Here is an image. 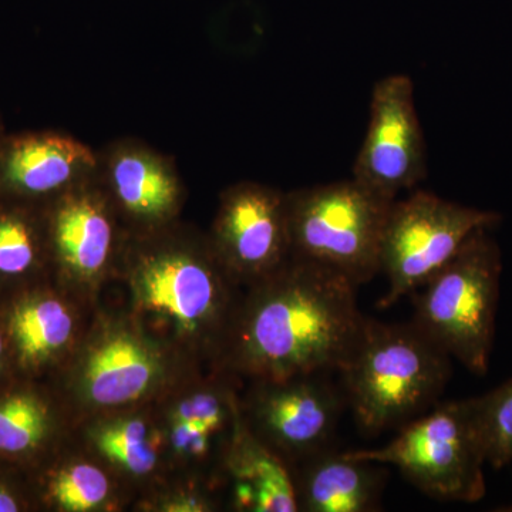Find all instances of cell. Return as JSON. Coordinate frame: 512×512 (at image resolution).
<instances>
[{"mask_svg":"<svg viewBox=\"0 0 512 512\" xmlns=\"http://www.w3.org/2000/svg\"><path fill=\"white\" fill-rule=\"evenodd\" d=\"M254 288L232 329L235 366L262 379H284L346 365L367 323L356 282L291 255Z\"/></svg>","mask_w":512,"mask_h":512,"instance_id":"obj_1","label":"cell"},{"mask_svg":"<svg viewBox=\"0 0 512 512\" xmlns=\"http://www.w3.org/2000/svg\"><path fill=\"white\" fill-rule=\"evenodd\" d=\"M345 402L366 433L403 423L439 399L451 375V357L414 323L386 325L367 319L346 365Z\"/></svg>","mask_w":512,"mask_h":512,"instance_id":"obj_2","label":"cell"},{"mask_svg":"<svg viewBox=\"0 0 512 512\" xmlns=\"http://www.w3.org/2000/svg\"><path fill=\"white\" fill-rule=\"evenodd\" d=\"M491 228L470 235L463 247L414 298L413 323L468 372L490 366L503 258Z\"/></svg>","mask_w":512,"mask_h":512,"instance_id":"obj_3","label":"cell"},{"mask_svg":"<svg viewBox=\"0 0 512 512\" xmlns=\"http://www.w3.org/2000/svg\"><path fill=\"white\" fill-rule=\"evenodd\" d=\"M392 204L353 177L288 192L292 255L329 266L359 286L372 281Z\"/></svg>","mask_w":512,"mask_h":512,"instance_id":"obj_4","label":"cell"},{"mask_svg":"<svg viewBox=\"0 0 512 512\" xmlns=\"http://www.w3.org/2000/svg\"><path fill=\"white\" fill-rule=\"evenodd\" d=\"M346 453L399 468L414 487L436 500L477 503L487 490L477 397L440 404L410 421L387 446Z\"/></svg>","mask_w":512,"mask_h":512,"instance_id":"obj_5","label":"cell"},{"mask_svg":"<svg viewBox=\"0 0 512 512\" xmlns=\"http://www.w3.org/2000/svg\"><path fill=\"white\" fill-rule=\"evenodd\" d=\"M171 227L138 234L130 249L131 278L148 311L183 330L211 328L228 308V275L211 241L181 238Z\"/></svg>","mask_w":512,"mask_h":512,"instance_id":"obj_6","label":"cell"},{"mask_svg":"<svg viewBox=\"0 0 512 512\" xmlns=\"http://www.w3.org/2000/svg\"><path fill=\"white\" fill-rule=\"evenodd\" d=\"M500 221L497 212L466 207L423 190L394 200L380 252V272L389 279L380 308H390L416 292L457 254L470 235Z\"/></svg>","mask_w":512,"mask_h":512,"instance_id":"obj_7","label":"cell"},{"mask_svg":"<svg viewBox=\"0 0 512 512\" xmlns=\"http://www.w3.org/2000/svg\"><path fill=\"white\" fill-rule=\"evenodd\" d=\"M427 175V147L417 113L414 83L394 73L375 84L369 124L353 164V178L394 201Z\"/></svg>","mask_w":512,"mask_h":512,"instance_id":"obj_8","label":"cell"},{"mask_svg":"<svg viewBox=\"0 0 512 512\" xmlns=\"http://www.w3.org/2000/svg\"><path fill=\"white\" fill-rule=\"evenodd\" d=\"M212 247L229 276L258 284L291 258L286 194L242 181L221 195Z\"/></svg>","mask_w":512,"mask_h":512,"instance_id":"obj_9","label":"cell"},{"mask_svg":"<svg viewBox=\"0 0 512 512\" xmlns=\"http://www.w3.org/2000/svg\"><path fill=\"white\" fill-rule=\"evenodd\" d=\"M96 178L119 220L138 234L170 227L181 211L184 185L174 158L138 138L97 150Z\"/></svg>","mask_w":512,"mask_h":512,"instance_id":"obj_10","label":"cell"},{"mask_svg":"<svg viewBox=\"0 0 512 512\" xmlns=\"http://www.w3.org/2000/svg\"><path fill=\"white\" fill-rule=\"evenodd\" d=\"M96 168L97 150L72 134L6 133L0 140V198L46 207Z\"/></svg>","mask_w":512,"mask_h":512,"instance_id":"obj_11","label":"cell"},{"mask_svg":"<svg viewBox=\"0 0 512 512\" xmlns=\"http://www.w3.org/2000/svg\"><path fill=\"white\" fill-rule=\"evenodd\" d=\"M50 264L73 278L93 279L117 247L119 217L96 173L45 207Z\"/></svg>","mask_w":512,"mask_h":512,"instance_id":"obj_12","label":"cell"},{"mask_svg":"<svg viewBox=\"0 0 512 512\" xmlns=\"http://www.w3.org/2000/svg\"><path fill=\"white\" fill-rule=\"evenodd\" d=\"M323 375L265 379L268 387L254 406L266 436L303 460L330 447L342 413V399Z\"/></svg>","mask_w":512,"mask_h":512,"instance_id":"obj_13","label":"cell"},{"mask_svg":"<svg viewBox=\"0 0 512 512\" xmlns=\"http://www.w3.org/2000/svg\"><path fill=\"white\" fill-rule=\"evenodd\" d=\"M13 372L33 376L56 359L73 335V316L56 296L40 289L20 292L0 311Z\"/></svg>","mask_w":512,"mask_h":512,"instance_id":"obj_14","label":"cell"},{"mask_svg":"<svg viewBox=\"0 0 512 512\" xmlns=\"http://www.w3.org/2000/svg\"><path fill=\"white\" fill-rule=\"evenodd\" d=\"M386 474L370 461L355 460L332 448L306 458L299 484V511L369 512L380 505Z\"/></svg>","mask_w":512,"mask_h":512,"instance_id":"obj_15","label":"cell"},{"mask_svg":"<svg viewBox=\"0 0 512 512\" xmlns=\"http://www.w3.org/2000/svg\"><path fill=\"white\" fill-rule=\"evenodd\" d=\"M150 350L128 335L104 340L84 367V390L99 406H120L146 394L156 377Z\"/></svg>","mask_w":512,"mask_h":512,"instance_id":"obj_16","label":"cell"},{"mask_svg":"<svg viewBox=\"0 0 512 512\" xmlns=\"http://www.w3.org/2000/svg\"><path fill=\"white\" fill-rule=\"evenodd\" d=\"M50 264L45 207L0 198V286H23Z\"/></svg>","mask_w":512,"mask_h":512,"instance_id":"obj_17","label":"cell"},{"mask_svg":"<svg viewBox=\"0 0 512 512\" xmlns=\"http://www.w3.org/2000/svg\"><path fill=\"white\" fill-rule=\"evenodd\" d=\"M52 412L42 394L29 386L0 389V458L23 463L45 448Z\"/></svg>","mask_w":512,"mask_h":512,"instance_id":"obj_18","label":"cell"},{"mask_svg":"<svg viewBox=\"0 0 512 512\" xmlns=\"http://www.w3.org/2000/svg\"><path fill=\"white\" fill-rule=\"evenodd\" d=\"M237 473L239 504L256 512L299 511L295 481L284 463L266 448H242Z\"/></svg>","mask_w":512,"mask_h":512,"instance_id":"obj_19","label":"cell"},{"mask_svg":"<svg viewBox=\"0 0 512 512\" xmlns=\"http://www.w3.org/2000/svg\"><path fill=\"white\" fill-rule=\"evenodd\" d=\"M109 495V480L90 464H70L52 471L43 485V498L62 511H90Z\"/></svg>","mask_w":512,"mask_h":512,"instance_id":"obj_20","label":"cell"},{"mask_svg":"<svg viewBox=\"0 0 512 512\" xmlns=\"http://www.w3.org/2000/svg\"><path fill=\"white\" fill-rule=\"evenodd\" d=\"M487 464L501 470L512 463V379L477 397Z\"/></svg>","mask_w":512,"mask_h":512,"instance_id":"obj_21","label":"cell"},{"mask_svg":"<svg viewBox=\"0 0 512 512\" xmlns=\"http://www.w3.org/2000/svg\"><path fill=\"white\" fill-rule=\"evenodd\" d=\"M175 420L197 424L202 429L215 433L227 419L225 404L215 393H198L177 406Z\"/></svg>","mask_w":512,"mask_h":512,"instance_id":"obj_22","label":"cell"},{"mask_svg":"<svg viewBox=\"0 0 512 512\" xmlns=\"http://www.w3.org/2000/svg\"><path fill=\"white\" fill-rule=\"evenodd\" d=\"M100 451L111 461L137 476L150 473L157 464L156 448L151 446L148 440L140 444H130V446L103 447Z\"/></svg>","mask_w":512,"mask_h":512,"instance_id":"obj_23","label":"cell"},{"mask_svg":"<svg viewBox=\"0 0 512 512\" xmlns=\"http://www.w3.org/2000/svg\"><path fill=\"white\" fill-rule=\"evenodd\" d=\"M148 439V430L146 424L141 420L121 421V423L111 424L106 429L100 430L97 434V447L109 446H130V444L144 443Z\"/></svg>","mask_w":512,"mask_h":512,"instance_id":"obj_24","label":"cell"},{"mask_svg":"<svg viewBox=\"0 0 512 512\" xmlns=\"http://www.w3.org/2000/svg\"><path fill=\"white\" fill-rule=\"evenodd\" d=\"M210 437V431L187 421H177L171 434L175 450L195 457L204 456L207 453Z\"/></svg>","mask_w":512,"mask_h":512,"instance_id":"obj_25","label":"cell"},{"mask_svg":"<svg viewBox=\"0 0 512 512\" xmlns=\"http://www.w3.org/2000/svg\"><path fill=\"white\" fill-rule=\"evenodd\" d=\"M23 495L8 481L0 478V512H19L25 510Z\"/></svg>","mask_w":512,"mask_h":512,"instance_id":"obj_26","label":"cell"},{"mask_svg":"<svg viewBox=\"0 0 512 512\" xmlns=\"http://www.w3.org/2000/svg\"><path fill=\"white\" fill-rule=\"evenodd\" d=\"M13 372L12 357H10L8 336H6L5 325L0 315V389L5 386L6 377Z\"/></svg>","mask_w":512,"mask_h":512,"instance_id":"obj_27","label":"cell"},{"mask_svg":"<svg viewBox=\"0 0 512 512\" xmlns=\"http://www.w3.org/2000/svg\"><path fill=\"white\" fill-rule=\"evenodd\" d=\"M6 130L5 126H3L2 116H0V140H2L3 136H5Z\"/></svg>","mask_w":512,"mask_h":512,"instance_id":"obj_28","label":"cell"},{"mask_svg":"<svg viewBox=\"0 0 512 512\" xmlns=\"http://www.w3.org/2000/svg\"><path fill=\"white\" fill-rule=\"evenodd\" d=\"M498 511H511L512 512V505H508V507L500 508Z\"/></svg>","mask_w":512,"mask_h":512,"instance_id":"obj_29","label":"cell"}]
</instances>
